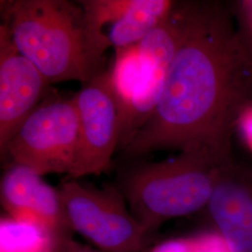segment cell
<instances>
[{"instance_id": "6", "label": "cell", "mask_w": 252, "mask_h": 252, "mask_svg": "<svg viewBox=\"0 0 252 252\" xmlns=\"http://www.w3.org/2000/svg\"><path fill=\"white\" fill-rule=\"evenodd\" d=\"M74 98L80 119V144L69 177L99 176L110 167L120 140V110L110 70L92 78Z\"/></svg>"}, {"instance_id": "12", "label": "cell", "mask_w": 252, "mask_h": 252, "mask_svg": "<svg viewBox=\"0 0 252 252\" xmlns=\"http://www.w3.org/2000/svg\"><path fill=\"white\" fill-rule=\"evenodd\" d=\"M56 237L42 226L4 217L0 221V252H53Z\"/></svg>"}, {"instance_id": "8", "label": "cell", "mask_w": 252, "mask_h": 252, "mask_svg": "<svg viewBox=\"0 0 252 252\" xmlns=\"http://www.w3.org/2000/svg\"><path fill=\"white\" fill-rule=\"evenodd\" d=\"M0 201L13 220L42 226L57 239L74 234L58 189L27 166L9 165L1 179Z\"/></svg>"}, {"instance_id": "9", "label": "cell", "mask_w": 252, "mask_h": 252, "mask_svg": "<svg viewBox=\"0 0 252 252\" xmlns=\"http://www.w3.org/2000/svg\"><path fill=\"white\" fill-rule=\"evenodd\" d=\"M207 209L228 252H252V171L220 166Z\"/></svg>"}, {"instance_id": "2", "label": "cell", "mask_w": 252, "mask_h": 252, "mask_svg": "<svg viewBox=\"0 0 252 252\" xmlns=\"http://www.w3.org/2000/svg\"><path fill=\"white\" fill-rule=\"evenodd\" d=\"M1 14L19 52L50 83H86L103 71L81 4L66 0L1 1Z\"/></svg>"}, {"instance_id": "5", "label": "cell", "mask_w": 252, "mask_h": 252, "mask_svg": "<svg viewBox=\"0 0 252 252\" xmlns=\"http://www.w3.org/2000/svg\"><path fill=\"white\" fill-rule=\"evenodd\" d=\"M79 144L80 119L74 96H48L20 126L3 160L9 158L11 163L27 166L40 176H69Z\"/></svg>"}, {"instance_id": "3", "label": "cell", "mask_w": 252, "mask_h": 252, "mask_svg": "<svg viewBox=\"0 0 252 252\" xmlns=\"http://www.w3.org/2000/svg\"><path fill=\"white\" fill-rule=\"evenodd\" d=\"M223 164L206 152H180L130 168L123 175L121 191L133 215L153 234L167 220L207 207Z\"/></svg>"}, {"instance_id": "13", "label": "cell", "mask_w": 252, "mask_h": 252, "mask_svg": "<svg viewBox=\"0 0 252 252\" xmlns=\"http://www.w3.org/2000/svg\"><path fill=\"white\" fill-rule=\"evenodd\" d=\"M150 252H228L218 234L180 237L156 245Z\"/></svg>"}, {"instance_id": "1", "label": "cell", "mask_w": 252, "mask_h": 252, "mask_svg": "<svg viewBox=\"0 0 252 252\" xmlns=\"http://www.w3.org/2000/svg\"><path fill=\"white\" fill-rule=\"evenodd\" d=\"M233 19L224 4L199 1L159 104L122 149L124 156L174 149L206 152L221 163L233 161L234 127L252 101V55Z\"/></svg>"}, {"instance_id": "15", "label": "cell", "mask_w": 252, "mask_h": 252, "mask_svg": "<svg viewBox=\"0 0 252 252\" xmlns=\"http://www.w3.org/2000/svg\"><path fill=\"white\" fill-rule=\"evenodd\" d=\"M53 252H104L94 248L89 244L76 241L73 236L56 239Z\"/></svg>"}, {"instance_id": "7", "label": "cell", "mask_w": 252, "mask_h": 252, "mask_svg": "<svg viewBox=\"0 0 252 252\" xmlns=\"http://www.w3.org/2000/svg\"><path fill=\"white\" fill-rule=\"evenodd\" d=\"M51 83L19 52L7 27L0 26V154L4 159L10 140L44 99Z\"/></svg>"}, {"instance_id": "4", "label": "cell", "mask_w": 252, "mask_h": 252, "mask_svg": "<svg viewBox=\"0 0 252 252\" xmlns=\"http://www.w3.org/2000/svg\"><path fill=\"white\" fill-rule=\"evenodd\" d=\"M58 191L74 234L89 245L104 252H144L153 234L133 215L121 190L70 179Z\"/></svg>"}, {"instance_id": "14", "label": "cell", "mask_w": 252, "mask_h": 252, "mask_svg": "<svg viewBox=\"0 0 252 252\" xmlns=\"http://www.w3.org/2000/svg\"><path fill=\"white\" fill-rule=\"evenodd\" d=\"M234 11V16L237 19L239 35L252 55V0L235 2Z\"/></svg>"}, {"instance_id": "11", "label": "cell", "mask_w": 252, "mask_h": 252, "mask_svg": "<svg viewBox=\"0 0 252 252\" xmlns=\"http://www.w3.org/2000/svg\"><path fill=\"white\" fill-rule=\"evenodd\" d=\"M146 73L137 45L116 50L114 64L110 69V79L119 106L120 121L142 85Z\"/></svg>"}, {"instance_id": "10", "label": "cell", "mask_w": 252, "mask_h": 252, "mask_svg": "<svg viewBox=\"0 0 252 252\" xmlns=\"http://www.w3.org/2000/svg\"><path fill=\"white\" fill-rule=\"evenodd\" d=\"M177 1L130 0V4L107 34L116 50L138 44L171 12Z\"/></svg>"}]
</instances>
